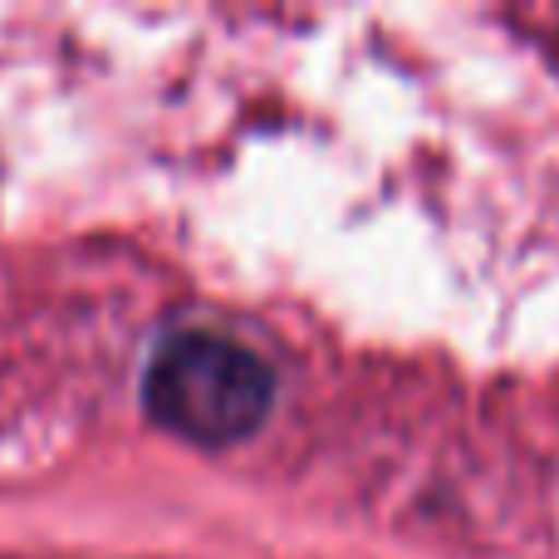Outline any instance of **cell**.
I'll return each mask as SVG.
<instances>
[{
    "label": "cell",
    "mask_w": 559,
    "mask_h": 559,
    "mask_svg": "<svg viewBox=\"0 0 559 559\" xmlns=\"http://www.w3.org/2000/svg\"><path fill=\"white\" fill-rule=\"evenodd\" d=\"M143 397L147 413L177 437L226 447L251 437L271 417L275 368L236 338L192 329V334L167 338L153 354Z\"/></svg>",
    "instance_id": "1"
}]
</instances>
